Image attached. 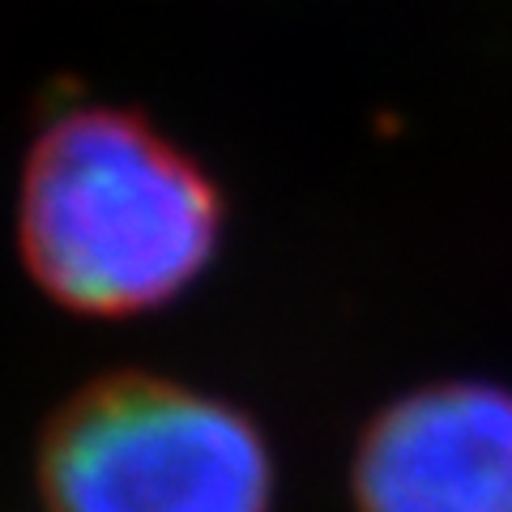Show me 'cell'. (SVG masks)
<instances>
[{
  "label": "cell",
  "mask_w": 512,
  "mask_h": 512,
  "mask_svg": "<svg viewBox=\"0 0 512 512\" xmlns=\"http://www.w3.org/2000/svg\"><path fill=\"white\" fill-rule=\"evenodd\" d=\"M218 235L210 175L133 111H69L30 150L22 252L64 308L150 312L201 278Z\"/></svg>",
  "instance_id": "obj_1"
},
{
  "label": "cell",
  "mask_w": 512,
  "mask_h": 512,
  "mask_svg": "<svg viewBox=\"0 0 512 512\" xmlns=\"http://www.w3.org/2000/svg\"><path fill=\"white\" fill-rule=\"evenodd\" d=\"M47 512H269L274 461L244 410L163 376H107L56 414Z\"/></svg>",
  "instance_id": "obj_2"
},
{
  "label": "cell",
  "mask_w": 512,
  "mask_h": 512,
  "mask_svg": "<svg viewBox=\"0 0 512 512\" xmlns=\"http://www.w3.org/2000/svg\"><path fill=\"white\" fill-rule=\"evenodd\" d=\"M359 512H512V389L440 380L389 402L350 457Z\"/></svg>",
  "instance_id": "obj_3"
}]
</instances>
